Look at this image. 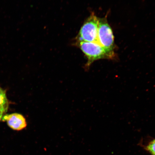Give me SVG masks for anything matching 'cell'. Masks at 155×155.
<instances>
[{"instance_id":"obj_1","label":"cell","mask_w":155,"mask_h":155,"mask_svg":"<svg viewBox=\"0 0 155 155\" xmlns=\"http://www.w3.org/2000/svg\"><path fill=\"white\" fill-rule=\"evenodd\" d=\"M78 46L87 59L85 69H88L94 61L101 59H114L116 54L114 51L106 49L97 42H77Z\"/></svg>"},{"instance_id":"obj_2","label":"cell","mask_w":155,"mask_h":155,"mask_svg":"<svg viewBox=\"0 0 155 155\" xmlns=\"http://www.w3.org/2000/svg\"><path fill=\"white\" fill-rule=\"evenodd\" d=\"M99 18L92 13L85 21L77 37V42H97Z\"/></svg>"},{"instance_id":"obj_3","label":"cell","mask_w":155,"mask_h":155,"mask_svg":"<svg viewBox=\"0 0 155 155\" xmlns=\"http://www.w3.org/2000/svg\"><path fill=\"white\" fill-rule=\"evenodd\" d=\"M97 42L106 49L114 51V37L106 17L99 18Z\"/></svg>"},{"instance_id":"obj_4","label":"cell","mask_w":155,"mask_h":155,"mask_svg":"<svg viewBox=\"0 0 155 155\" xmlns=\"http://www.w3.org/2000/svg\"><path fill=\"white\" fill-rule=\"evenodd\" d=\"M2 120L7 121L9 127L15 130H22L27 127L26 120L21 114L13 113L6 115L2 118Z\"/></svg>"},{"instance_id":"obj_5","label":"cell","mask_w":155,"mask_h":155,"mask_svg":"<svg viewBox=\"0 0 155 155\" xmlns=\"http://www.w3.org/2000/svg\"><path fill=\"white\" fill-rule=\"evenodd\" d=\"M9 103L5 91L0 87V111L5 113L8 109Z\"/></svg>"},{"instance_id":"obj_6","label":"cell","mask_w":155,"mask_h":155,"mask_svg":"<svg viewBox=\"0 0 155 155\" xmlns=\"http://www.w3.org/2000/svg\"><path fill=\"white\" fill-rule=\"evenodd\" d=\"M147 149L153 155H155V140L152 141L147 146Z\"/></svg>"},{"instance_id":"obj_7","label":"cell","mask_w":155,"mask_h":155,"mask_svg":"<svg viewBox=\"0 0 155 155\" xmlns=\"http://www.w3.org/2000/svg\"><path fill=\"white\" fill-rule=\"evenodd\" d=\"M3 114V113L2 112L0 111V120L2 119V117Z\"/></svg>"},{"instance_id":"obj_8","label":"cell","mask_w":155,"mask_h":155,"mask_svg":"<svg viewBox=\"0 0 155 155\" xmlns=\"http://www.w3.org/2000/svg\"></svg>"}]
</instances>
